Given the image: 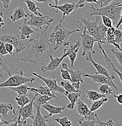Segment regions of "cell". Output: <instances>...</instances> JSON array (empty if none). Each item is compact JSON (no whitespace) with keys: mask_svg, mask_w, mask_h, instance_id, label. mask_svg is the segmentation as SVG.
<instances>
[{"mask_svg":"<svg viewBox=\"0 0 122 126\" xmlns=\"http://www.w3.org/2000/svg\"><path fill=\"white\" fill-rule=\"evenodd\" d=\"M48 26L41 32L31 39L26 46L27 52L23 55L20 60L24 62L37 63L43 59L48 60L54 52V45L48 39Z\"/></svg>","mask_w":122,"mask_h":126,"instance_id":"obj_1","label":"cell"},{"mask_svg":"<svg viewBox=\"0 0 122 126\" xmlns=\"http://www.w3.org/2000/svg\"><path fill=\"white\" fill-rule=\"evenodd\" d=\"M72 21L75 23L83 24L87 33L96 39L97 42L106 44V33L107 27L103 24L101 16L97 15L94 21H90L89 19H86L83 17H81L80 21Z\"/></svg>","mask_w":122,"mask_h":126,"instance_id":"obj_2","label":"cell"},{"mask_svg":"<svg viewBox=\"0 0 122 126\" xmlns=\"http://www.w3.org/2000/svg\"><path fill=\"white\" fill-rule=\"evenodd\" d=\"M121 1L122 0H114L110 4L100 8H95L93 6V5L90 4L91 6L90 7V16L89 19H90V18L94 15L106 16L111 18L113 26L115 27L121 15L122 7L118 6V4H119Z\"/></svg>","mask_w":122,"mask_h":126,"instance_id":"obj_3","label":"cell"},{"mask_svg":"<svg viewBox=\"0 0 122 126\" xmlns=\"http://www.w3.org/2000/svg\"><path fill=\"white\" fill-rule=\"evenodd\" d=\"M63 19H61L57 26L54 27L53 32L50 35V41L54 45V50L58 49L59 47L62 46H67L69 44L68 39L70 35L75 32H79L80 30L79 29L69 31L66 29L62 25Z\"/></svg>","mask_w":122,"mask_h":126,"instance_id":"obj_4","label":"cell"},{"mask_svg":"<svg viewBox=\"0 0 122 126\" xmlns=\"http://www.w3.org/2000/svg\"><path fill=\"white\" fill-rule=\"evenodd\" d=\"M24 73L23 71H19L17 72L14 75L10 76L9 78L4 82L0 83V88L10 87H16L19 86L26 82L32 83L35 81V78L31 77H24L23 76Z\"/></svg>","mask_w":122,"mask_h":126,"instance_id":"obj_5","label":"cell"},{"mask_svg":"<svg viewBox=\"0 0 122 126\" xmlns=\"http://www.w3.org/2000/svg\"><path fill=\"white\" fill-rule=\"evenodd\" d=\"M81 38H78L80 43V47L82 49V56H85L86 52H90L93 54H95L96 52L94 50V44L95 42L97 43L96 39L87 33V30L84 27L82 33L80 35Z\"/></svg>","mask_w":122,"mask_h":126,"instance_id":"obj_6","label":"cell"},{"mask_svg":"<svg viewBox=\"0 0 122 126\" xmlns=\"http://www.w3.org/2000/svg\"><path fill=\"white\" fill-rule=\"evenodd\" d=\"M0 40L4 43H8L12 44L17 53L23 52L26 50L27 48L26 44L23 43L19 36L14 33L4 34L0 35Z\"/></svg>","mask_w":122,"mask_h":126,"instance_id":"obj_7","label":"cell"},{"mask_svg":"<svg viewBox=\"0 0 122 126\" xmlns=\"http://www.w3.org/2000/svg\"><path fill=\"white\" fill-rule=\"evenodd\" d=\"M34 99H35V95L33 96L31 99V101L25 105L24 107H21L18 106L17 107L16 112H18V116H17V123L18 124V126H19V123L21 121L26 120L27 118H31V119H34Z\"/></svg>","mask_w":122,"mask_h":126,"instance_id":"obj_8","label":"cell"},{"mask_svg":"<svg viewBox=\"0 0 122 126\" xmlns=\"http://www.w3.org/2000/svg\"><path fill=\"white\" fill-rule=\"evenodd\" d=\"M29 16L30 17V19L26 23L29 26L36 27L37 31L41 29L43 26H49L54 21L53 18H51L48 15L38 16L34 14H29Z\"/></svg>","mask_w":122,"mask_h":126,"instance_id":"obj_9","label":"cell"},{"mask_svg":"<svg viewBox=\"0 0 122 126\" xmlns=\"http://www.w3.org/2000/svg\"><path fill=\"white\" fill-rule=\"evenodd\" d=\"M49 6L50 7L55 9L57 10H60L62 12L63 16L62 17V19H63L66 16L69 15L71 12H72L74 10H77L79 8H82L85 6V1L84 0H79L77 3H69V2H66L64 4L61 6H58V5H53L52 4L49 3Z\"/></svg>","mask_w":122,"mask_h":126,"instance_id":"obj_10","label":"cell"},{"mask_svg":"<svg viewBox=\"0 0 122 126\" xmlns=\"http://www.w3.org/2000/svg\"><path fill=\"white\" fill-rule=\"evenodd\" d=\"M68 50H67L66 47L63 50V55H62V56L60 58L57 57L55 58L53 57L52 55L50 56V62L48 65L47 66H42L41 69L43 71V73H45L46 72H48V71H54L56 69H58V67H59V65H60L61 63H62L63 60H64V58H65L66 56H68Z\"/></svg>","mask_w":122,"mask_h":126,"instance_id":"obj_11","label":"cell"},{"mask_svg":"<svg viewBox=\"0 0 122 126\" xmlns=\"http://www.w3.org/2000/svg\"><path fill=\"white\" fill-rule=\"evenodd\" d=\"M62 68L68 70V72L70 73V78L72 81V84L77 90H79L80 84L84 82L83 77L84 74L83 72L78 70H75L73 69H70L69 68H68V65L66 63H62Z\"/></svg>","mask_w":122,"mask_h":126,"instance_id":"obj_12","label":"cell"},{"mask_svg":"<svg viewBox=\"0 0 122 126\" xmlns=\"http://www.w3.org/2000/svg\"><path fill=\"white\" fill-rule=\"evenodd\" d=\"M32 74L33 75L35 76L36 77L38 78L39 79H41L46 84V86L49 88L51 91L55 92H57L60 93V94H65L66 91L65 89H64V88L58 86L57 82V81L55 79H54L44 78V77L38 75L35 72H32Z\"/></svg>","mask_w":122,"mask_h":126,"instance_id":"obj_13","label":"cell"},{"mask_svg":"<svg viewBox=\"0 0 122 126\" xmlns=\"http://www.w3.org/2000/svg\"><path fill=\"white\" fill-rule=\"evenodd\" d=\"M85 56H86V61H89V62L91 63L94 66L95 69L97 70L96 73H98V74H103L106 75L109 79L113 81L114 79H115V77L113 75H111L109 72H108L107 69L106 67H105L103 65H100V64H98L93 60L92 56V53L90 52H86Z\"/></svg>","mask_w":122,"mask_h":126,"instance_id":"obj_14","label":"cell"},{"mask_svg":"<svg viewBox=\"0 0 122 126\" xmlns=\"http://www.w3.org/2000/svg\"><path fill=\"white\" fill-rule=\"evenodd\" d=\"M83 77H88V78H91L92 82H97V83L100 84H107L111 87H113L114 89L116 90L117 92H118V90H119V89H118L117 87L115 86L113 81L109 79L105 75L98 74V73H95L94 75H89L84 73Z\"/></svg>","mask_w":122,"mask_h":126,"instance_id":"obj_15","label":"cell"},{"mask_svg":"<svg viewBox=\"0 0 122 126\" xmlns=\"http://www.w3.org/2000/svg\"><path fill=\"white\" fill-rule=\"evenodd\" d=\"M36 107V113L34 116V121L32 124H27V126H48V124L47 122L48 121V118L49 117L48 115L46 116H43L41 114L40 108L41 106H38V105H34Z\"/></svg>","mask_w":122,"mask_h":126,"instance_id":"obj_16","label":"cell"},{"mask_svg":"<svg viewBox=\"0 0 122 126\" xmlns=\"http://www.w3.org/2000/svg\"><path fill=\"white\" fill-rule=\"evenodd\" d=\"M80 47V40L78 38H77V41L73 44H70L67 46L66 48L68 50V56H69V60L70 61V65H71V67L73 69L74 67H73V64H74L75 60L76 58H77V53L78 52Z\"/></svg>","mask_w":122,"mask_h":126,"instance_id":"obj_17","label":"cell"},{"mask_svg":"<svg viewBox=\"0 0 122 126\" xmlns=\"http://www.w3.org/2000/svg\"><path fill=\"white\" fill-rule=\"evenodd\" d=\"M26 22L27 20L25 18L23 23L18 27L19 30V33L18 36L21 39H29L32 34L35 33V31L32 30V29L29 25L27 24Z\"/></svg>","mask_w":122,"mask_h":126,"instance_id":"obj_18","label":"cell"},{"mask_svg":"<svg viewBox=\"0 0 122 126\" xmlns=\"http://www.w3.org/2000/svg\"><path fill=\"white\" fill-rule=\"evenodd\" d=\"M97 43H98V47H99V48L100 49V50L102 51V53H103V56H104L105 60L106 63H107V65H108V69H110L111 71H112V72L116 73L118 75L119 78H120V81H121V82L122 83V72H120V71H119L117 69H116V68H115V65H114L113 63L112 62V61H111V59L109 58V57L108 56V55L106 54V53L105 51L104 48H103V47H102V44H101V43H100L99 42H97Z\"/></svg>","mask_w":122,"mask_h":126,"instance_id":"obj_19","label":"cell"},{"mask_svg":"<svg viewBox=\"0 0 122 126\" xmlns=\"http://www.w3.org/2000/svg\"><path fill=\"white\" fill-rule=\"evenodd\" d=\"M14 109L12 105L11 104H7V103H2L0 102V114L2 115L3 119L6 121H9L14 122L17 121V116H15V118L14 119H10V117L8 115V112L10 110Z\"/></svg>","mask_w":122,"mask_h":126,"instance_id":"obj_20","label":"cell"},{"mask_svg":"<svg viewBox=\"0 0 122 126\" xmlns=\"http://www.w3.org/2000/svg\"><path fill=\"white\" fill-rule=\"evenodd\" d=\"M29 90L31 91V92H33L34 94H44V95H48L49 96H51L54 98H57V96L55 95V92H52L50 90V89L48 86H39L38 88H34V87H29Z\"/></svg>","mask_w":122,"mask_h":126,"instance_id":"obj_21","label":"cell"},{"mask_svg":"<svg viewBox=\"0 0 122 126\" xmlns=\"http://www.w3.org/2000/svg\"><path fill=\"white\" fill-rule=\"evenodd\" d=\"M115 27L112 26L111 27L107 28V31L106 33V45L108 44H112L114 46L115 48H118L120 50V51H122V48L120 46L119 44H117L114 41V32H115Z\"/></svg>","mask_w":122,"mask_h":126,"instance_id":"obj_22","label":"cell"},{"mask_svg":"<svg viewBox=\"0 0 122 126\" xmlns=\"http://www.w3.org/2000/svg\"><path fill=\"white\" fill-rule=\"evenodd\" d=\"M28 16L29 13L25 11L22 7H18L14 9L13 13L10 16V18L12 21H15L26 18Z\"/></svg>","mask_w":122,"mask_h":126,"instance_id":"obj_23","label":"cell"},{"mask_svg":"<svg viewBox=\"0 0 122 126\" xmlns=\"http://www.w3.org/2000/svg\"><path fill=\"white\" fill-rule=\"evenodd\" d=\"M41 107H43L45 110H46L49 113L48 115L49 117L53 115H55V114H61L62 113L63 111L66 109V107H61L59 106H56V105H51L48 103L44 104L41 106Z\"/></svg>","mask_w":122,"mask_h":126,"instance_id":"obj_24","label":"cell"},{"mask_svg":"<svg viewBox=\"0 0 122 126\" xmlns=\"http://www.w3.org/2000/svg\"><path fill=\"white\" fill-rule=\"evenodd\" d=\"M77 106V111L80 115L83 117H86L90 113V111L87 104L85 103L82 100L78 98L76 102Z\"/></svg>","mask_w":122,"mask_h":126,"instance_id":"obj_25","label":"cell"},{"mask_svg":"<svg viewBox=\"0 0 122 126\" xmlns=\"http://www.w3.org/2000/svg\"><path fill=\"white\" fill-rule=\"evenodd\" d=\"M65 95L67 98L69 99L70 101V103L68 104L66 107H67L69 109H73L75 107L76 102H77V99L79 98V97L81 95V92H66V94Z\"/></svg>","mask_w":122,"mask_h":126,"instance_id":"obj_26","label":"cell"},{"mask_svg":"<svg viewBox=\"0 0 122 126\" xmlns=\"http://www.w3.org/2000/svg\"><path fill=\"white\" fill-rule=\"evenodd\" d=\"M4 73H7L9 77L12 75L11 72L9 70V68L7 65V60L3 55L0 54V77L1 78L3 77Z\"/></svg>","mask_w":122,"mask_h":126,"instance_id":"obj_27","label":"cell"},{"mask_svg":"<svg viewBox=\"0 0 122 126\" xmlns=\"http://www.w3.org/2000/svg\"><path fill=\"white\" fill-rule=\"evenodd\" d=\"M35 94V99H34V105H38V106H41L42 104L47 103L49 101H51L53 98L48 95H44L39 94Z\"/></svg>","mask_w":122,"mask_h":126,"instance_id":"obj_28","label":"cell"},{"mask_svg":"<svg viewBox=\"0 0 122 126\" xmlns=\"http://www.w3.org/2000/svg\"><path fill=\"white\" fill-rule=\"evenodd\" d=\"M86 94V98L89 99L90 102L94 101L95 100L100 99V98H103V97H106L107 96L105 94H103L101 93L97 92L96 91L90 90H85Z\"/></svg>","mask_w":122,"mask_h":126,"instance_id":"obj_29","label":"cell"},{"mask_svg":"<svg viewBox=\"0 0 122 126\" xmlns=\"http://www.w3.org/2000/svg\"><path fill=\"white\" fill-rule=\"evenodd\" d=\"M23 2H24L26 4L29 10L32 12V14H34L35 15L38 16L43 15L42 14H41L38 12V10H40V8L36 7L35 3L32 0H23Z\"/></svg>","mask_w":122,"mask_h":126,"instance_id":"obj_30","label":"cell"},{"mask_svg":"<svg viewBox=\"0 0 122 126\" xmlns=\"http://www.w3.org/2000/svg\"><path fill=\"white\" fill-rule=\"evenodd\" d=\"M33 97V96H32ZM31 98V99H32ZM31 98H29V95L27 94H21V95H18V96L15 98L18 106L21 107H24L25 105L28 104L29 102L31 101Z\"/></svg>","mask_w":122,"mask_h":126,"instance_id":"obj_31","label":"cell"},{"mask_svg":"<svg viewBox=\"0 0 122 126\" xmlns=\"http://www.w3.org/2000/svg\"><path fill=\"white\" fill-rule=\"evenodd\" d=\"M29 87L28 86L23 84H21L16 87H10V88L12 90L17 92L18 94V95H21V94H28Z\"/></svg>","mask_w":122,"mask_h":126,"instance_id":"obj_32","label":"cell"},{"mask_svg":"<svg viewBox=\"0 0 122 126\" xmlns=\"http://www.w3.org/2000/svg\"><path fill=\"white\" fill-rule=\"evenodd\" d=\"M60 84L62 87L64 88L66 92H81L80 90H77L75 88V87L71 82L68 80H65V81H61L60 82Z\"/></svg>","mask_w":122,"mask_h":126,"instance_id":"obj_33","label":"cell"},{"mask_svg":"<svg viewBox=\"0 0 122 126\" xmlns=\"http://www.w3.org/2000/svg\"><path fill=\"white\" fill-rule=\"evenodd\" d=\"M108 99H107L106 97H103V98H100V99H97V100H95L93 102V103L92 104L91 107H90V111H95V110H97L98 109H99L105 102H107Z\"/></svg>","mask_w":122,"mask_h":126,"instance_id":"obj_34","label":"cell"},{"mask_svg":"<svg viewBox=\"0 0 122 126\" xmlns=\"http://www.w3.org/2000/svg\"><path fill=\"white\" fill-rule=\"evenodd\" d=\"M78 124L81 126H96V122L86 117H83L81 119H78Z\"/></svg>","mask_w":122,"mask_h":126,"instance_id":"obj_35","label":"cell"},{"mask_svg":"<svg viewBox=\"0 0 122 126\" xmlns=\"http://www.w3.org/2000/svg\"><path fill=\"white\" fill-rule=\"evenodd\" d=\"M98 92L101 94H105V95L107 96L109 95V94H112V90L111 87H110V86L107 84H101L100 86H99V88H98Z\"/></svg>","mask_w":122,"mask_h":126,"instance_id":"obj_36","label":"cell"},{"mask_svg":"<svg viewBox=\"0 0 122 126\" xmlns=\"http://www.w3.org/2000/svg\"><path fill=\"white\" fill-rule=\"evenodd\" d=\"M55 121L62 126H70L72 125L71 121L69 120L68 117H63L61 118H56Z\"/></svg>","mask_w":122,"mask_h":126,"instance_id":"obj_37","label":"cell"},{"mask_svg":"<svg viewBox=\"0 0 122 126\" xmlns=\"http://www.w3.org/2000/svg\"><path fill=\"white\" fill-rule=\"evenodd\" d=\"M114 41L117 44H120L122 43V31L118 29H115L114 32Z\"/></svg>","mask_w":122,"mask_h":126,"instance_id":"obj_38","label":"cell"},{"mask_svg":"<svg viewBox=\"0 0 122 126\" xmlns=\"http://www.w3.org/2000/svg\"><path fill=\"white\" fill-rule=\"evenodd\" d=\"M111 52H112V55L116 58L117 60L118 63H119L121 66H122V51H117L115 50L114 48H112L111 49Z\"/></svg>","mask_w":122,"mask_h":126,"instance_id":"obj_39","label":"cell"},{"mask_svg":"<svg viewBox=\"0 0 122 126\" xmlns=\"http://www.w3.org/2000/svg\"><path fill=\"white\" fill-rule=\"evenodd\" d=\"M101 18H102V22H103V24L107 27V28L109 27H111L113 26V24H112V21L111 20V19L109 17L106 16L105 15H100Z\"/></svg>","mask_w":122,"mask_h":126,"instance_id":"obj_40","label":"cell"},{"mask_svg":"<svg viewBox=\"0 0 122 126\" xmlns=\"http://www.w3.org/2000/svg\"><path fill=\"white\" fill-rule=\"evenodd\" d=\"M61 72V75L62 78L65 80H68V81H70L72 84V81L71 78H70V75L69 72H68V70L65 69H62L60 70Z\"/></svg>","mask_w":122,"mask_h":126,"instance_id":"obj_41","label":"cell"},{"mask_svg":"<svg viewBox=\"0 0 122 126\" xmlns=\"http://www.w3.org/2000/svg\"><path fill=\"white\" fill-rule=\"evenodd\" d=\"M5 44V47H6V49L7 50L8 54L12 56H14L15 54L14 53V47L12 44H10L8 43H4Z\"/></svg>","mask_w":122,"mask_h":126,"instance_id":"obj_42","label":"cell"},{"mask_svg":"<svg viewBox=\"0 0 122 126\" xmlns=\"http://www.w3.org/2000/svg\"><path fill=\"white\" fill-rule=\"evenodd\" d=\"M0 54L1 55H3V56L5 55L8 54L6 49V47H5L4 43L1 41V40H0Z\"/></svg>","mask_w":122,"mask_h":126,"instance_id":"obj_43","label":"cell"},{"mask_svg":"<svg viewBox=\"0 0 122 126\" xmlns=\"http://www.w3.org/2000/svg\"><path fill=\"white\" fill-rule=\"evenodd\" d=\"M13 1L14 0H0V2H2L3 7L5 9H7L9 7V6L11 4L12 2H13Z\"/></svg>","mask_w":122,"mask_h":126,"instance_id":"obj_44","label":"cell"},{"mask_svg":"<svg viewBox=\"0 0 122 126\" xmlns=\"http://www.w3.org/2000/svg\"><path fill=\"white\" fill-rule=\"evenodd\" d=\"M114 0H101V2L100 3V7H105V6L108 5L110 2H111L112 1H113Z\"/></svg>","mask_w":122,"mask_h":126,"instance_id":"obj_45","label":"cell"},{"mask_svg":"<svg viewBox=\"0 0 122 126\" xmlns=\"http://www.w3.org/2000/svg\"><path fill=\"white\" fill-rule=\"evenodd\" d=\"M3 15L4 13L0 11V28L4 25V21L3 19Z\"/></svg>","mask_w":122,"mask_h":126,"instance_id":"obj_46","label":"cell"},{"mask_svg":"<svg viewBox=\"0 0 122 126\" xmlns=\"http://www.w3.org/2000/svg\"><path fill=\"white\" fill-rule=\"evenodd\" d=\"M12 122L9 121H6V120H1V118H0V126L2 125H7V126H10V123H12Z\"/></svg>","mask_w":122,"mask_h":126,"instance_id":"obj_47","label":"cell"},{"mask_svg":"<svg viewBox=\"0 0 122 126\" xmlns=\"http://www.w3.org/2000/svg\"><path fill=\"white\" fill-rule=\"evenodd\" d=\"M114 96L116 98L117 102L120 104L122 105V94H119L118 95H114Z\"/></svg>","mask_w":122,"mask_h":126,"instance_id":"obj_48","label":"cell"},{"mask_svg":"<svg viewBox=\"0 0 122 126\" xmlns=\"http://www.w3.org/2000/svg\"><path fill=\"white\" fill-rule=\"evenodd\" d=\"M84 1H85V2L89 3L90 4H92V3H93V2H95L100 6V2H98V0H84Z\"/></svg>","mask_w":122,"mask_h":126,"instance_id":"obj_49","label":"cell"},{"mask_svg":"<svg viewBox=\"0 0 122 126\" xmlns=\"http://www.w3.org/2000/svg\"><path fill=\"white\" fill-rule=\"evenodd\" d=\"M122 24V10L121 15H120V19H119V22H118V23H117V26H115V29L119 28V27H120V26Z\"/></svg>","mask_w":122,"mask_h":126,"instance_id":"obj_50","label":"cell"},{"mask_svg":"<svg viewBox=\"0 0 122 126\" xmlns=\"http://www.w3.org/2000/svg\"><path fill=\"white\" fill-rule=\"evenodd\" d=\"M32 1H35L37 2H48L47 0H32Z\"/></svg>","mask_w":122,"mask_h":126,"instance_id":"obj_51","label":"cell"},{"mask_svg":"<svg viewBox=\"0 0 122 126\" xmlns=\"http://www.w3.org/2000/svg\"><path fill=\"white\" fill-rule=\"evenodd\" d=\"M52 1H53V2H55V5H58V4L59 0H52Z\"/></svg>","mask_w":122,"mask_h":126,"instance_id":"obj_52","label":"cell"},{"mask_svg":"<svg viewBox=\"0 0 122 126\" xmlns=\"http://www.w3.org/2000/svg\"><path fill=\"white\" fill-rule=\"evenodd\" d=\"M118 6H120V7H122V1H121V2H120V3L119 4H118Z\"/></svg>","mask_w":122,"mask_h":126,"instance_id":"obj_53","label":"cell"},{"mask_svg":"<svg viewBox=\"0 0 122 126\" xmlns=\"http://www.w3.org/2000/svg\"><path fill=\"white\" fill-rule=\"evenodd\" d=\"M121 123H122V121H121Z\"/></svg>","mask_w":122,"mask_h":126,"instance_id":"obj_54","label":"cell"}]
</instances>
